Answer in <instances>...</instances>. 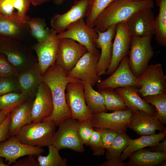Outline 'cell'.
Instances as JSON below:
<instances>
[{
    "label": "cell",
    "mask_w": 166,
    "mask_h": 166,
    "mask_svg": "<svg viewBox=\"0 0 166 166\" xmlns=\"http://www.w3.org/2000/svg\"><path fill=\"white\" fill-rule=\"evenodd\" d=\"M43 81L49 87L51 92L53 110L51 115L42 121H51L56 126L65 120L71 118V113L65 99V91L67 85L70 82H81L78 79L68 77L55 63L49 67L43 75Z\"/></svg>",
    "instance_id": "6da1fadb"
},
{
    "label": "cell",
    "mask_w": 166,
    "mask_h": 166,
    "mask_svg": "<svg viewBox=\"0 0 166 166\" xmlns=\"http://www.w3.org/2000/svg\"><path fill=\"white\" fill-rule=\"evenodd\" d=\"M154 6L153 1L114 0L98 16L94 28L97 31L103 32L111 26L125 22L137 11Z\"/></svg>",
    "instance_id": "7a4b0ae2"
},
{
    "label": "cell",
    "mask_w": 166,
    "mask_h": 166,
    "mask_svg": "<svg viewBox=\"0 0 166 166\" xmlns=\"http://www.w3.org/2000/svg\"><path fill=\"white\" fill-rule=\"evenodd\" d=\"M152 36L131 37L128 61L131 71L137 78L145 70L153 56L151 43Z\"/></svg>",
    "instance_id": "3957f363"
},
{
    "label": "cell",
    "mask_w": 166,
    "mask_h": 166,
    "mask_svg": "<svg viewBox=\"0 0 166 166\" xmlns=\"http://www.w3.org/2000/svg\"><path fill=\"white\" fill-rule=\"evenodd\" d=\"M56 126L51 121L32 122L22 128L15 136L27 145L48 147L52 145Z\"/></svg>",
    "instance_id": "277c9868"
},
{
    "label": "cell",
    "mask_w": 166,
    "mask_h": 166,
    "mask_svg": "<svg viewBox=\"0 0 166 166\" xmlns=\"http://www.w3.org/2000/svg\"><path fill=\"white\" fill-rule=\"evenodd\" d=\"M8 37L0 39V53L4 54L19 73L24 71L38 62L30 50L17 40Z\"/></svg>",
    "instance_id": "5b68a950"
},
{
    "label": "cell",
    "mask_w": 166,
    "mask_h": 166,
    "mask_svg": "<svg viewBox=\"0 0 166 166\" xmlns=\"http://www.w3.org/2000/svg\"><path fill=\"white\" fill-rule=\"evenodd\" d=\"M79 124L78 120L71 118L62 121L54 134L52 145L59 151L67 148L77 152H84V144L80 139L78 132Z\"/></svg>",
    "instance_id": "8992f818"
},
{
    "label": "cell",
    "mask_w": 166,
    "mask_h": 166,
    "mask_svg": "<svg viewBox=\"0 0 166 166\" xmlns=\"http://www.w3.org/2000/svg\"><path fill=\"white\" fill-rule=\"evenodd\" d=\"M138 93L144 97L166 93V76L160 63L148 65L138 78Z\"/></svg>",
    "instance_id": "52a82bcc"
},
{
    "label": "cell",
    "mask_w": 166,
    "mask_h": 166,
    "mask_svg": "<svg viewBox=\"0 0 166 166\" xmlns=\"http://www.w3.org/2000/svg\"><path fill=\"white\" fill-rule=\"evenodd\" d=\"M57 37L59 39H71L84 46L88 51L100 53L96 45L97 32L94 27H90L86 24L84 18L69 25L65 31L57 34Z\"/></svg>",
    "instance_id": "ba28073f"
},
{
    "label": "cell",
    "mask_w": 166,
    "mask_h": 166,
    "mask_svg": "<svg viewBox=\"0 0 166 166\" xmlns=\"http://www.w3.org/2000/svg\"><path fill=\"white\" fill-rule=\"evenodd\" d=\"M65 96L72 118L79 121L91 119L93 114L85 102L81 82L69 83L66 87Z\"/></svg>",
    "instance_id": "9c48e42d"
},
{
    "label": "cell",
    "mask_w": 166,
    "mask_h": 166,
    "mask_svg": "<svg viewBox=\"0 0 166 166\" xmlns=\"http://www.w3.org/2000/svg\"><path fill=\"white\" fill-rule=\"evenodd\" d=\"M100 53L87 51L68 73V77L89 83L93 87L100 82L101 77L97 73V67Z\"/></svg>",
    "instance_id": "30bf717a"
},
{
    "label": "cell",
    "mask_w": 166,
    "mask_h": 166,
    "mask_svg": "<svg viewBox=\"0 0 166 166\" xmlns=\"http://www.w3.org/2000/svg\"><path fill=\"white\" fill-rule=\"evenodd\" d=\"M87 51L84 46L73 40L67 38L60 39L55 63L67 73Z\"/></svg>",
    "instance_id": "8fae6325"
},
{
    "label": "cell",
    "mask_w": 166,
    "mask_h": 166,
    "mask_svg": "<svg viewBox=\"0 0 166 166\" xmlns=\"http://www.w3.org/2000/svg\"><path fill=\"white\" fill-rule=\"evenodd\" d=\"M133 114L132 112L127 108L111 113L93 114L91 120L94 128H109L120 133L125 132Z\"/></svg>",
    "instance_id": "7c38bea8"
},
{
    "label": "cell",
    "mask_w": 166,
    "mask_h": 166,
    "mask_svg": "<svg viewBox=\"0 0 166 166\" xmlns=\"http://www.w3.org/2000/svg\"><path fill=\"white\" fill-rule=\"evenodd\" d=\"M107 78L97 84L98 90L115 89L129 86L138 87L137 78L131 71L128 63V57H125L116 69Z\"/></svg>",
    "instance_id": "4fadbf2b"
},
{
    "label": "cell",
    "mask_w": 166,
    "mask_h": 166,
    "mask_svg": "<svg viewBox=\"0 0 166 166\" xmlns=\"http://www.w3.org/2000/svg\"><path fill=\"white\" fill-rule=\"evenodd\" d=\"M59 41L57 32L52 28L50 29L47 38L43 41L36 44L33 47L36 53L38 64L42 75L49 67L55 63Z\"/></svg>",
    "instance_id": "5bb4252c"
},
{
    "label": "cell",
    "mask_w": 166,
    "mask_h": 166,
    "mask_svg": "<svg viewBox=\"0 0 166 166\" xmlns=\"http://www.w3.org/2000/svg\"><path fill=\"white\" fill-rule=\"evenodd\" d=\"M44 152L41 147L21 143L15 136L0 142V157L4 158L10 166L19 158L27 155L37 156Z\"/></svg>",
    "instance_id": "9a60e30c"
},
{
    "label": "cell",
    "mask_w": 166,
    "mask_h": 166,
    "mask_svg": "<svg viewBox=\"0 0 166 166\" xmlns=\"http://www.w3.org/2000/svg\"><path fill=\"white\" fill-rule=\"evenodd\" d=\"M131 38L125 22L117 24L113 44L112 58L106 74L111 75L117 68L121 60L127 56L129 52Z\"/></svg>",
    "instance_id": "2e32d148"
},
{
    "label": "cell",
    "mask_w": 166,
    "mask_h": 166,
    "mask_svg": "<svg viewBox=\"0 0 166 166\" xmlns=\"http://www.w3.org/2000/svg\"><path fill=\"white\" fill-rule=\"evenodd\" d=\"M152 9L140 10L133 14L126 21L131 36H153L155 34L154 16Z\"/></svg>",
    "instance_id": "e0dca14e"
},
{
    "label": "cell",
    "mask_w": 166,
    "mask_h": 166,
    "mask_svg": "<svg viewBox=\"0 0 166 166\" xmlns=\"http://www.w3.org/2000/svg\"><path fill=\"white\" fill-rule=\"evenodd\" d=\"M53 110V103L50 89L44 82L39 85L32 107V122H40L49 117Z\"/></svg>",
    "instance_id": "ac0fdd59"
},
{
    "label": "cell",
    "mask_w": 166,
    "mask_h": 166,
    "mask_svg": "<svg viewBox=\"0 0 166 166\" xmlns=\"http://www.w3.org/2000/svg\"><path fill=\"white\" fill-rule=\"evenodd\" d=\"M117 26V25H113L105 31H97L98 37L96 41V46L101 49L97 67L99 76L106 74L110 64L112 57V40L115 36Z\"/></svg>",
    "instance_id": "d6986e66"
},
{
    "label": "cell",
    "mask_w": 166,
    "mask_h": 166,
    "mask_svg": "<svg viewBox=\"0 0 166 166\" xmlns=\"http://www.w3.org/2000/svg\"><path fill=\"white\" fill-rule=\"evenodd\" d=\"M89 1H75L67 11L53 16L50 21L52 28L57 33H60L65 31L71 24L80 19L86 17Z\"/></svg>",
    "instance_id": "ffe728a7"
},
{
    "label": "cell",
    "mask_w": 166,
    "mask_h": 166,
    "mask_svg": "<svg viewBox=\"0 0 166 166\" xmlns=\"http://www.w3.org/2000/svg\"><path fill=\"white\" fill-rule=\"evenodd\" d=\"M128 128L140 135H152L156 134V131H166L164 124L156 117L141 110L133 113Z\"/></svg>",
    "instance_id": "44dd1931"
},
{
    "label": "cell",
    "mask_w": 166,
    "mask_h": 166,
    "mask_svg": "<svg viewBox=\"0 0 166 166\" xmlns=\"http://www.w3.org/2000/svg\"><path fill=\"white\" fill-rule=\"evenodd\" d=\"M31 0H0V14L22 26L25 21Z\"/></svg>",
    "instance_id": "7402d4cb"
},
{
    "label": "cell",
    "mask_w": 166,
    "mask_h": 166,
    "mask_svg": "<svg viewBox=\"0 0 166 166\" xmlns=\"http://www.w3.org/2000/svg\"><path fill=\"white\" fill-rule=\"evenodd\" d=\"M21 92L29 98L34 99L38 87L43 81L38 62L26 70L19 73L17 77Z\"/></svg>",
    "instance_id": "603a6c76"
},
{
    "label": "cell",
    "mask_w": 166,
    "mask_h": 166,
    "mask_svg": "<svg viewBox=\"0 0 166 166\" xmlns=\"http://www.w3.org/2000/svg\"><path fill=\"white\" fill-rule=\"evenodd\" d=\"M139 88L134 86L117 88L115 90L123 99L125 105L133 113L141 110L156 116L153 107L141 98L138 93Z\"/></svg>",
    "instance_id": "cb8c5ba5"
},
{
    "label": "cell",
    "mask_w": 166,
    "mask_h": 166,
    "mask_svg": "<svg viewBox=\"0 0 166 166\" xmlns=\"http://www.w3.org/2000/svg\"><path fill=\"white\" fill-rule=\"evenodd\" d=\"M34 99H28L10 113V136H15L22 128L32 122L31 110Z\"/></svg>",
    "instance_id": "d4e9b609"
},
{
    "label": "cell",
    "mask_w": 166,
    "mask_h": 166,
    "mask_svg": "<svg viewBox=\"0 0 166 166\" xmlns=\"http://www.w3.org/2000/svg\"><path fill=\"white\" fill-rule=\"evenodd\" d=\"M128 166H156L166 160V152H155L147 148H142L129 156Z\"/></svg>",
    "instance_id": "484cf974"
},
{
    "label": "cell",
    "mask_w": 166,
    "mask_h": 166,
    "mask_svg": "<svg viewBox=\"0 0 166 166\" xmlns=\"http://www.w3.org/2000/svg\"><path fill=\"white\" fill-rule=\"evenodd\" d=\"M166 135V131L154 135H142L137 139H130L128 145L121 154L120 158L123 161H125L132 152L145 147L156 145L164 139Z\"/></svg>",
    "instance_id": "4316f807"
},
{
    "label": "cell",
    "mask_w": 166,
    "mask_h": 166,
    "mask_svg": "<svg viewBox=\"0 0 166 166\" xmlns=\"http://www.w3.org/2000/svg\"><path fill=\"white\" fill-rule=\"evenodd\" d=\"M159 8L158 15L154 20L155 38L157 44L162 47L166 46V0H155Z\"/></svg>",
    "instance_id": "83f0119b"
},
{
    "label": "cell",
    "mask_w": 166,
    "mask_h": 166,
    "mask_svg": "<svg viewBox=\"0 0 166 166\" xmlns=\"http://www.w3.org/2000/svg\"><path fill=\"white\" fill-rule=\"evenodd\" d=\"M81 83L83 86L85 102L93 113L107 112L108 110L101 93L94 89L89 83L84 81Z\"/></svg>",
    "instance_id": "f1b7e54d"
},
{
    "label": "cell",
    "mask_w": 166,
    "mask_h": 166,
    "mask_svg": "<svg viewBox=\"0 0 166 166\" xmlns=\"http://www.w3.org/2000/svg\"><path fill=\"white\" fill-rule=\"evenodd\" d=\"M98 91L103 97L107 110L113 112L128 108L121 97L115 90H99Z\"/></svg>",
    "instance_id": "f546056e"
},
{
    "label": "cell",
    "mask_w": 166,
    "mask_h": 166,
    "mask_svg": "<svg viewBox=\"0 0 166 166\" xmlns=\"http://www.w3.org/2000/svg\"><path fill=\"white\" fill-rule=\"evenodd\" d=\"M25 94L16 92H12L0 96V110L9 114L15 108L28 99Z\"/></svg>",
    "instance_id": "4dcf8cb0"
},
{
    "label": "cell",
    "mask_w": 166,
    "mask_h": 166,
    "mask_svg": "<svg viewBox=\"0 0 166 166\" xmlns=\"http://www.w3.org/2000/svg\"><path fill=\"white\" fill-rule=\"evenodd\" d=\"M130 139L125 132L119 133L112 144L107 149L105 154L107 160L119 158L128 145Z\"/></svg>",
    "instance_id": "1f68e13d"
},
{
    "label": "cell",
    "mask_w": 166,
    "mask_h": 166,
    "mask_svg": "<svg viewBox=\"0 0 166 166\" xmlns=\"http://www.w3.org/2000/svg\"><path fill=\"white\" fill-rule=\"evenodd\" d=\"M114 0H90L85 21L91 27H94L96 20L99 14Z\"/></svg>",
    "instance_id": "d6a6232c"
},
{
    "label": "cell",
    "mask_w": 166,
    "mask_h": 166,
    "mask_svg": "<svg viewBox=\"0 0 166 166\" xmlns=\"http://www.w3.org/2000/svg\"><path fill=\"white\" fill-rule=\"evenodd\" d=\"M143 99L155 107L156 117L162 124H166V93L147 96Z\"/></svg>",
    "instance_id": "836d02e7"
},
{
    "label": "cell",
    "mask_w": 166,
    "mask_h": 166,
    "mask_svg": "<svg viewBox=\"0 0 166 166\" xmlns=\"http://www.w3.org/2000/svg\"><path fill=\"white\" fill-rule=\"evenodd\" d=\"M49 154L47 156H37L40 166H67V160L60 156L59 150L52 145L48 146Z\"/></svg>",
    "instance_id": "e575fe53"
},
{
    "label": "cell",
    "mask_w": 166,
    "mask_h": 166,
    "mask_svg": "<svg viewBox=\"0 0 166 166\" xmlns=\"http://www.w3.org/2000/svg\"><path fill=\"white\" fill-rule=\"evenodd\" d=\"M24 26L0 14V35L19 39L22 34Z\"/></svg>",
    "instance_id": "d590c367"
},
{
    "label": "cell",
    "mask_w": 166,
    "mask_h": 166,
    "mask_svg": "<svg viewBox=\"0 0 166 166\" xmlns=\"http://www.w3.org/2000/svg\"><path fill=\"white\" fill-rule=\"evenodd\" d=\"M14 92L21 93L17 77H0V96Z\"/></svg>",
    "instance_id": "8d00e7d4"
},
{
    "label": "cell",
    "mask_w": 166,
    "mask_h": 166,
    "mask_svg": "<svg viewBox=\"0 0 166 166\" xmlns=\"http://www.w3.org/2000/svg\"><path fill=\"white\" fill-rule=\"evenodd\" d=\"M91 120L79 121L78 132L80 139L84 144L87 146L94 130Z\"/></svg>",
    "instance_id": "74e56055"
},
{
    "label": "cell",
    "mask_w": 166,
    "mask_h": 166,
    "mask_svg": "<svg viewBox=\"0 0 166 166\" xmlns=\"http://www.w3.org/2000/svg\"><path fill=\"white\" fill-rule=\"evenodd\" d=\"M19 72L3 53H0V77H17Z\"/></svg>",
    "instance_id": "f35d334b"
},
{
    "label": "cell",
    "mask_w": 166,
    "mask_h": 166,
    "mask_svg": "<svg viewBox=\"0 0 166 166\" xmlns=\"http://www.w3.org/2000/svg\"><path fill=\"white\" fill-rule=\"evenodd\" d=\"M87 145L92 150L94 155L101 156L104 155L105 149L103 146L98 131L94 129Z\"/></svg>",
    "instance_id": "ab89813d"
},
{
    "label": "cell",
    "mask_w": 166,
    "mask_h": 166,
    "mask_svg": "<svg viewBox=\"0 0 166 166\" xmlns=\"http://www.w3.org/2000/svg\"><path fill=\"white\" fill-rule=\"evenodd\" d=\"M94 129L99 132L103 146L106 150L111 146L119 134L109 128H95Z\"/></svg>",
    "instance_id": "60d3db41"
},
{
    "label": "cell",
    "mask_w": 166,
    "mask_h": 166,
    "mask_svg": "<svg viewBox=\"0 0 166 166\" xmlns=\"http://www.w3.org/2000/svg\"><path fill=\"white\" fill-rule=\"evenodd\" d=\"M25 24L30 29L31 33L37 32L46 27L43 20L40 18H31L27 16Z\"/></svg>",
    "instance_id": "b9f144b4"
},
{
    "label": "cell",
    "mask_w": 166,
    "mask_h": 166,
    "mask_svg": "<svg viewBox=\"0 0 166 166\" xmlns=\"http://www.w3.org/2000/svg\"><path fill=\"white\" fill-rule=\"evenodd\" d=\"M10 124V113L0 125V142L6 140L10 136L9 131Z\"/></svg>",
    "instance_id": "7bdbcfd3"
},
{
    "label": "cell",
    "mask_w": 166,
    "mask_h": 166,
    "mask_svg": "<svg viewBox=\"0 0 166 166\" xmlns=\"http://www.w3.org/2000/svg\"><path fill=\"white\" fill-rule=\"evenodd\" d=\"M34 155L28 156L22 159L16 161L12 166H40L38 161L35 159Z\"/></svg>",
    "instance_id": "ee69618b"
},
{
    "label": "cell",
    "mask_w": 166,
    "mask_h": 166,
    "mask_svg": "<svg viewBox=\"0 0 166 166\" xmlns=\"http://www.w3.org/2000/svg\"><path fill=\"white\" fill-rule=\"evenodd\" d=\"M100 166H126L127 163H124L120 158L107 160L103 162Z\"/></svg>",
    "instance_id": "f6af8a7d"
},
{
    "label": "cell",
    "mask_w": 166,
    "mask_h": 166,
    "mask_svg": "<svg viewBox=\"0 0 166 166\" xmlns=\"http://www.w3.org/2000/svg\"><path fill=\"white\" fill-rule=\"evenodd\" d=\"M150 151L155 152H166V139L162 142L158 143L155 146L148 147Z\"/></svg>",
    "instance_id": "bcb514c9"
},
{
    "label": "cell",
    "mask_w": 166,
    "mask_h": 166,
    "mask_svg": "<svg viewBox=\"0 0 166 166\" xmlns=\"http://www.w3.org/2000/svg\"><path fill=\"white\" fill-rule=\"evenodd\" d=\"M51 0H31V3L33 5L37 6L49 2Z\"/></svg>",
    "instance_id": "7dc6e473"
},
{
    "label": "cell",
    "mask_w": 166,
    "mask_h": 166,
    "mask_svg": "<svg viewBox=\"0 0 166 166\" xmlns=\"http://www.w3.org/2000/svg\"><path fill=\"white\" fill-rule=\"evenodd\" d=\"M8 114L3 110H0V125L4 121Z\"/></svg>",
    "instance_id": "c3c4849f"
},
{
    "label": "cell",
    "mask_w": 166,
    "mask_h": 166,
    "mask_svg": "<svg viewBox=\"0 0 166 166\" xmlns=\"http://www.w3.org/2000/svg\"><path fill=\"white\" fill-rule=\"evenodd\" d=\"M54 3L57 5H60L64 3L65 0H53Z\"/></svg>",
    "instance_id": "681fc988"
},
{
    "label": "cell",
    "mask_w": 166,
    "mask_h": 166,
    "mask_svg": "<svg viewBox=\"0 0 166 166\" xmlns=\"http://www.w3.org/2000/svg\"><path fill=\"white\" fill-rule=\"evenodd\" d=\"M0 166H9L7 163L6 164L4 162L3 158L1 157H0Z\"/></svg>",
    "instance_id": "f907efd6"
},
{
    "label": "cell",
    "mask_w": 166,
    "mask_h": 166,
    "mask_svg": "<svg viewBox=\"0 0 166 166\" xmlns=\"http://www.w3.org/2000/svg\"><path fill=\"white\" fill-rule=\"evenodd\" d=\"M133 2H140L145 1H153L154 0H129Z\"/></svg>",
    "instance_id": "816d5d0a"
},
{
    "label": "cell",
    "mask_w": 166,
    "mask_h": 166,
    "mask_svg": "<svg viewBox=\"0 0 166 166\" xmlns=\"http://www.w3.org/2000/svg\"><path fill=\"white\" fill-rule=\"evenodd\" d=\"M161 165V166H166V160H165L161 164H160Z\"/></svg>",
    "instance_id": "f5cc1de1"
}]
</instances>
